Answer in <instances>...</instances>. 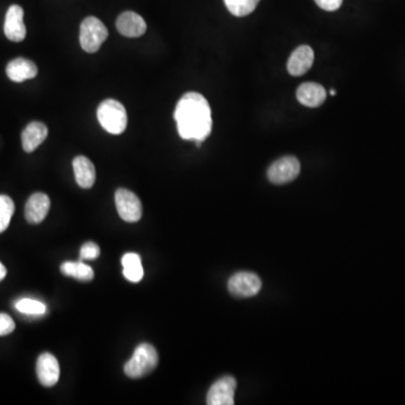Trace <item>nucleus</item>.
Listing matches in <instances>:
<instances>
[{"instance_id": "f257e3e1", "label": "nucleus", "mask_w": 405, "mask_h": 405, "mask_svg": "<svg viewBox=\"0 0 405 405\" xmlns=\"http://www.w3.org/2000/svg\"><path fill=\"white\" fill-rule=\"evenodd\" d=\"M174 121L183 140L195 141L197 146H200L211 135V106L202 95L187 92L176 106Z\"/></svg>"}, {"instance_id": "f03ea898", "label": "nucleus", "mask_w": 405, "mask_h": 405, "mask_svg": "<svg viewBox=\"0 0 405 405\" xmlns=\"http://www.w3.org/2000/svg\"><path fill=\"white\" fill-rule=\"evenodd\" d=\"M159 356L153 345L150 343H141L131 359L124 366L126 376L133 380H139L150 374L157 367Z\"/></svg>"}, {"instance_id": "7ed1b4c3", "label": "nucleus", "mask_w": 405, "mask_h": 405, "mask_svg": "<svg viewBox=\"0 0 405 405\" xmlns=\"http://www.w3.org/2000/svg\"><path fill=\"white\" fill-rule=\"evenodd\" d=\"M100 125L111 135H122L128 126V113L125 107L115 99H106L97 109Z\"/></svg>"}, {"instance_id": "20e7f679", "label": "nucleus", "mask_w": 405, "mask_h": 405, "mask_svg": "<svg viewBox=\"0 0 405 405\" xmlns=\"http://www.w3.org/2000/svg\"><path fill=\"white\" fill-rule=\"evenodd\" d=\"M109 36V31L102 20L98 18H85L80 25V46L88 53H95L100 49L102 44Z\"/></svg>"}, {"instance_id": "39448f33", "label": "nucleus", "mask_w": 405, "mask_h": 405, "mask_svg": "<svg viewBox=\"0 0 405 405\" xmlns=\"http://www.w3.org/2000/svg\"><path fill=\"white\" fill-rule=\"evenodd\" d=\"M301 172V165L298 159L295 157H282L276 160L267 172L270 183L275 185H285L291 183L298 177Z\"/></svg>"}, {"instance_id": "423d86ee", "label": "nucleus", "mask_w": 405, "mask_h": 405, "mask_svg": "<svg viewBox=\"0 0 405 405\" xmlns=\"http://www.w3.org/2000/svg\"><path fill=\"white\" fill-rule=\"evenodd\" d=\"M115 204L121 219L125 222L135 223L142 217V202L140 198L129 189H117Z\"/></svg>"}, {"instance_id": "0eeeda50", "label": "nucleus", "mask_w": 405, "mask_h": 405, "mask_svg": "<svg viewBox=\"0 0 405 405\" xmlns=\"http://www.w3.org/2000/svg\"><path fill=\"white\" fill-rule=\"evenodd\" d=\"M261 286L263 284L258 275L248 271H241L230 278L228 289L233 296L252 297L259 293Z\"/></svg>"}, {"instance_id": "6e6552de", "label": "nucleus", "mask_w": 405, "mask_h": 405, "mask_svg": "<svg viewBox=\"0 0 405 405\" xmlns=\"http://www.w3.org/2000/svg\"><path fill=\"white\" fill-rule=\"evenodd\" d=\"M237 380L232 376H224L211 386L206 402L209 405H233Z\"/></svg>"}, {"instance_id": "1a4fd4ad", "label": "nucleus", "mask_w": 405, "mask_h": 405, "mask_svg": "<svg viewBox=\"0 0 405 405\" xmlns=\"http://www.w3.org/2000/svg\"><path fill=\"white\" fill-rule=\"evenodd\" d=\"M36 374L42 385L55 386L60 378V366L57 358L49 352L41 355L36 362Z\"/></svg>"}, {"instance_id": "9d476101", "label": "nucleus", "mask_w": 405, "mask_h": 405, "mask_svg": "<svg viewBox=\"0 0 405 405\" xmlns=\"http://www.w3.org/2000/svg\"><path fill=\"white\" fill-rule=\"evenodd\" d=\"M4 32L12 42H22L26 36V26L24 24V11L18 5L9 7L5 18Z\"/></svg>"}, {"instance_id": "9b49d317", "label": "nucleus", "mask_w": 405, "mask_h": 405, "mask_svg": "<svg viewBox=\"0 0 405 405\" xmlns=\"http://www.w3.org/2000/svg\"><path fill=\"white\" fill-rule=\"evenodd\" d=\"M51 200L44 193H35L26 202L25 217L27 222L39 224L49 213Z\"/></svg>"}, {"instance_id": "f8f14e48", "label": "nucleus", "mask_w": 405, "mask_h": 405, "mask_svg": "<svg viewBox=\"0 0 405 405\" xmlns=\"http://www.w3.org/2000/svg\"><path fill=\"white\" fill-rule=\"evenodd\" d=\"M314 62V52L308 46H301L294 50L287 62V70L293 77H300L311 69Z\"/></svg>"}, {"instance_id": "ddd939ff", "label": "nucleus", "mask_w": 405, "mask_h": 405, "mask_svg": "<svg viewBox=\"0 0 405 405\" xmlns=\"http://www.w3.org/2000/svg\"><path fill=\"white\" fill-rule=\"evenodd\" d=\"M116 27L124 36L135 39L146 33V23L137 13L124 12L117 18Z\"/></svg>"}, {"instance_id": "4468645a", "label": "nucleus", "mask_w": 405, "mask_h": 405, "mask_svg": "<svg viewBox=\"0 0 405 405\" xmlns=\"http://www.w3.org/2000/svg\"><path fill=\"white\" fill-rule=\"evenodd\" d=\"M296 98L302 105L306 107H319L327 99L324 87L317 83H302L296 92Z\"/></svg>"}, {"instance_id": "2eb2a0df", "label": "nucleus", "mask_w": 405, "mask_h": 405, "mask_svg": "<svg viewBox=\"0 0 405 405\" xmlns=\"http://www.w3.org/2000/svg\"><path fill=\"white\" fill-rule=\"evenodd\" d=\"M48 128L41 122H32L22 133V146L27 153L35 151L48 137Z\"/></svg>"}, {"instance_id": "dca6fc26", "label": "nucleus", "mask_w": 405, "mask_h": 405, "mask_svg": "<svg viewBox=\"0 0 405 405\" xmlns=\"http://www.w3.org/2000/svg\"><path fill=\"white\" fill-rule=\"evenodd\" d=\"M74 172L78 186L83 189L92 188L96 180V170L94 163L83 156L74 158Z\"/></svg>"}, {"instance_id": "f3484780", "label": "nucleus", "mask_w": 405, "mask_h": 405, "mask_svg": "<svg viewBox=\"0 0 405 405\" xmlns=\"http://www.w3.org/2000/svg\"><path fill=\"white\" fill-rule=\"evenodd\" d=\"M6 74L14 83H23L25 80L36 77L37 67L31 60L18 57L7 64Z\"/></svg>"}, {"instance_id": "a211bd4d", "label": "nucleus", "mask_w": 405, "mask_h": 405, "mask_svg": "<svg viewBox=\"0 0 405 405\" xmlns=\"http://www.w3.org/2000/svg\"><path fill=\"white\" fill-rule=\"evenodd\" d=\"M122 265H123V275L126 280L132 282H139L142 280L144 270H143L139 254H133V252L124 254L122 258Z\"/></svg>"}, {"instance_id": "6ab92c4d", "label": "nucleus", "mask_w": 405, "mask_h": 405, "mask_svg": "<svg viewBox=\"0 0 405 405\" xmlns=\"http://www.w3.org/2000/svg\"><path fill=\"white\" fill-rule=\"evenodd\" d=\"M61 273L66 276L74 277L81 282L94 280V270L90 266L83 261H66L61 265Z\"/></svg>"}, {"instance_id": "aec40b11", "label": "nucleus", "mask_w": 405, "mask_h": 405, "mask_svg": "<svg viewBox=\"0 0 405 405\" xmlns=\"http://www.w3.org/2000/svg\"><path fill=\"white\" fill-rule=\"evenodd\" d=\"M260 0H224L226 8L237 18H245L254 12Z\"/></svg>"}, {"instance_id": "412c9836", "label": "nucleus", "mask_w": 405, "mask_h": 405, "mask_svg": "<svg viewBox=\"0 0 405 405\" xmlns=\"http://www.w3.org/2000/svg\"><path fill=\"white\" fill-rule=\"evenodd\" d=\"M15 212V204L11 197L0 195V233L6 231Z\"/></svg>"}, {"instance_id": "4be33fe9", "label": "nucleus", "mask_w": 405, "mask_h": 405, "mask_svg": "<svg viewBox=\"0 0 405 405\" xmlns=\"http://www.w3.org/2000/svg\"><path fill=\"white\" fill-rule=\"evenodd\" d=\"M16 308L20 313L29 314V315H42L46 313V306L40 301L32 300V298H23L16 303Z\"/></svg>"}, {"instance_id": "5701e85b", "label": "nucleus", "mask_w": 405, "mask_h": 405, "mask_svg": "<svg viewBox=\"0 0 405 405\" xmlns=\"http://www.w3.org/2000/svg\"><path fill=\"white\" fill-rule=\"evenodd\" d=\"M99 247L95 242H86L80 250V260H95L99 257Z\"/></svg>"}, {"instance_id": "b1692460", "label": "nucleus", "mask_w": 405, "mask_h": 405, "mask_svg": "<svg viewBox=\"0 0 405 405\" xmlns=\"http://www.w3.org/2000/svg\"><path fill=\"white\" fill-rule=\"evenodd\" d=\"M15 322L8 314L0 313V337L8 336L15 330Z\"/></svg>"}, {"instance_id": "393cba45", "label": "nucleus", "mask_w": 405, "mask_h": 405, "mask_svg": "<svg viewBox=\"0 0 405 405\" xmlns=\"http://www.w3.org/2000/svg\"><path fill=\"white\" fill-rule=\"evenodd\" d=\"M320 8L324 9L327 12H334L341 7L343 0H314Z\"/></svg>"}, {"instance_id": "a878e982", "label": "nucleus", "mask_w": 405, "mask_h": 405, "mask_svg": "<svg viewBox=\"0 0 405 405\" xmlns=\"http://www.w3.org/2000/svg\"><path fill=\"white\" fill-rule=\"evenodd\" d=\"M7 275V269L3 263H0V282L6 277Z\"/></svg>"}, {"instance_id": "bb28decb", "label": "nucleus", "mask_w": 405, "mask_h": 405, "mask_svg": "<svg viewBox=\"0 0 405 405\" xmlns=\"http://www.w3.org/2000/svg\"><path fill=\"white\" fill-rule=\"evenodd\" d=\"M330 95H331V96H336V95H337V92H336V90H334V89H332V90H330Z\"/></svg>"}]
</instances>
